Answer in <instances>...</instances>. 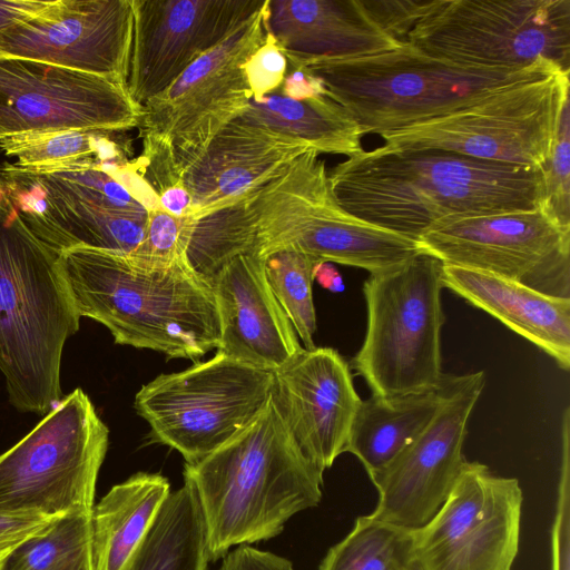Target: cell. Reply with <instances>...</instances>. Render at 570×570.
I'll list each match as a JSON object with an SVG mask.
<instances>
[{
    "instance_id": "obj_1",
    "label": "cell",
    "mask_w": 570,
    "mask_h": 570,
    "mask_svg": "<svg viewBox=\"0 0 570 570\" xmlns=\"http://www.w3.org/2000/svg\"><path fill=\"white\" fill-rule=\"evenodd\" d=\"M327 179L345 212L415 242L446 218L532 210L544 199V168L436 149L361 150Z\"/></svg>"
},
{
    "instance_id": "obj_2",
    "label": "cell",
    "mask_w": 570,
    "mask_h": 570,
    "mask_svg": "<svg viewBox=\"0 0 570 570\" xmlns=\"http://www.w3.org/2000/svg\"><path fill=\"white\" fill-rule=\"evenodd\" d=\"M200 505L210 561L234 546L276 537L322 499L323 473L302 454L272 394L258 415L204 459L185 463Z\"/></svg>"
},
{
    "instance_id": "obj_3",
    "label": "cell",
    "mask_w": 570,
    "mask_h": 570,
    "mask_svg": "<svg viewBox=\"0 0 570 570\" xmlns=\"http://www.w3.org/2000/svg\"><path fill=\"white\" fill-rule=\"evenodd\" d=\"M59 257L79 315L106 326L117 344L191 360L218 347L213 288L187 259L149 269L128 254L89 247Z\"/></svg>"
},
{
    "instance_id": "obj_4",
    "label": "cell",
    "mask_w": 570,
    "mask_h": 570,
    "mask_svg": "<svg viewBox=\"0 0 570 570\" xmlns=\"http://www.w3.org/2000/svg\"><path fill=\"white\" fill-rule=\"evenodd\" d=\"M59 253L0 202V371L10 403L45 416L61 400L66 341L80 325Z\"/></svg>"
},
{
    "instance_id": "obj_5",
    "label": "cell",
    "mask_w": 570,
    "mask_h": 570,
    "mask_svg": "<svg viewBox=\"0 0 570 570\" xmlns=\"http://www.w3.org/2000/svg\"><path fill=\"white\" fill-rule=\"evenodd\" d=\"M286 59L291 69L318 78L326 96L352 117L362 135H381L438 118L508 86L562 70L544 59L523 68L462 66L405 43L354 58Z\"/></svg>"
},
{
    "instance_id": "obj_6",
    "label": "cell",
    "mask_w": 570,
    "mask_h": 570,
    "mask_svg": "<svg viewBox=\"0 0 570 570\" xmlns=\"http://www.w3.org/2000/svg\"><path fill=\"white\" fill-rule=\"evenodd\" d=\"M266 4L220 45L141 106L138 128L146 179L159 193L253 98L243 66L266 37Z\"/></svg>"
},
{
    "instance_id": "obj_7",
    "label": "cell",
    "mask_w": 570,
    "mask_h": 570,
    "mask_svg": "<svg viewBox=\"0 0 570 570\" xmlns=\"http://www.w3.org/2000/svg\"><path fill=\"white\" fill-rule=\"evenodd\" d=\"M442 268L440 259L421 252L365 281L367 327L351 365L372 394L392 396L440 386Z\"/></svg>"
},
{
    "instance_id": "obj_8",
    "label": "cell",
    "mask_w": 570,
    "mask_h": 570,
    "mask_svg": "<svg viewBox=\"0 0 570 570\" xmlns=\"http://www.w3.org/2000/svg\"><path fill=\"white\" fill-rule=\"evenodd\" d=\"M0 180L26 225L58 253L130 254L145 239L148 210L97 158L49 168L4 164Z\"/></svg>"
},
{
    "instance_id": "obj_9",
    "label": "cell",
    "mask_w": 570,
    "mask_h": 570,
    "mask_svg": "<svg viewBox=\"0 0 570 570\" xmlns=\"http://www.w3.org/2000/svg\"><path fill=\"white\" fill-rule=\"evenodd\" d=\"M569 71L514 83L446 115L383 132L391 150L436 149L525 167L544 168L554 144Z\"/></svg>"
},
{
    "instance_id": "obj_10",
    "label": "cell",
    "mask_w": 570,
    "mask_h": 570,
    "mask_svg": "<svg viewBox=\"0 0 570 570\" xmlns=\"http://www.w3.org/2000/svg\"><path fill=\"white\" fill-rule=\"evenodd\" d=\"M404 43L462 66L523 68L544 59L570 71V0H438Z\"/></svg>"
},
{
    "instance_id": "obj_11",
    "label": "cell",
    "mask_w": 570,
    "mask_h": 570,
    "mask_svg": "<svg viewBox=\"0 0 570 570\" xmlns=\"http://www.w3.org/2000/svg\"><path fill=\"white\" fill-rule=\"evenodd\" d=\"M109 430L77 387L0 455V511L91 513Z\"/></svg>"
},
{
    "instance_id": "obj_12",
    "label": "cell",
    "mask_w": 570,
    "mask_h": 570,
    "mask_svg": "<svg viewBox=\"0 0 570 570\" xmlns=\"http://www.w3.org/2000/svg\"><path fill=\"white\" fill-rule=\"evenodd\" d=\"M274 375L216 354L180 372L160 374L135 396L153 438L197 462L247 426L271 397Z\"/></svg>"
},
{
    "instance_id": "obj_13",
    "label": "cell",
    "mask_w": 570,
    "mask_h": 570,
    "mask_svg": "<svg viewBox=\"0 0 570 570\" xmlns=\"http://www.w3.org/2000/svg\"><path fill=\"white\" fill-rule=\"evenodd\" d=\"M443 264L482 271L542 293L570 297V232L543 206L446 218L417 239Z\"/></svg>"
},
{
    "instance_id": "obj_14",
    "label": "cell",
    "mask_w": 570,
    "mask_h": 570,
    "mask_svg": "<svg viewBox=\"0 0 570 570\" xmlns=\"http://www.w3.org/2000/svg\"><path fill=\"white\" fill-rule=\"evenodd\" d=\"M523 493L519 480L466 461L445 501L413 530L419 570H512Z\"/></svg>"
},
{
    "instance_id": "obj_15",
    "label": "cell",
    "mask_w": 570,
    "mask_h": 570,
    "mask_svg": "<svg viewBox=\"0 0 570 570\" xmlns=\"http://www.w3.org/2000/svg\"><path fill=\"white\" fill-rule=\"evenodd\" d=\"M485 385L483 371L445 375L440 406L422 432L372 481L377 503L371 517L415 530L441 508L466 460L470 415Z\"/></svg>"
},
{
    "instance_id": "obj_16",
    "label": "cell",
    "mask_w": 570,
    "mask_h": 570,
    "mask_svg": "<svg viewBox=\"0 0 570 570\" xmlns=\"http://www.w3.org/2000/svg\"><path fill=\"white\" fill-rule=\"evenodd\" d=\"M141 106L108 77L0 56V138L31 131H119L138 127Z\"/></svg>"
},
{
    "instance_id": "obj_17",
    "label": "cell",
    "mask_w": 570,
    "mask_h": 570,
    "mask_svg": "<svg viewBox=\"0 0 570 570\" xmlns=\"http://www.w3.org/2000/svg\"><path fill=\"white\" fill-rule=\"evenodd\" d=\"M266 0H132L127 78L142 106L258 12Z\"/></svg>"
},
{
    "instance_id": "obj_18",
    "label": "cell",
    "mask_w": 570,
    "mask_h": 570,
    "mask_svg": "<svg viewBox=\"0 0 570 570\" xmlns=\"http://www.w3.org/2000/svg\"><path fill=\"white\" fill-rule=\"evenodd\" d=\"M132 0H52L42 12L0 30V56L43 61L127 86Z\"/></svg>"
},
{
    "instance_id": "obj_19",
    "label": "cell",
    "mask_w": 570,
    "mask_h": 570,
    "mask_svg": "<svg viewBox=\"0 0 570 570\" xmlns=\"http://www.w3.org/2000/svg\"><path fill=\"white\" fill-rule=\"evenodd\" d=\"M272 399L305 459L321 473L345 452L362 403L350 365L332 347L303 348L273 372Z\"/></svg>"
},
{
    "instance_id": "obj_20",
    "label": "cell",
    "mask_w": 570,
    "mask_h": 570,
    "mask_svg": "<svg viewBox=\"0 0 570 570\" xmlns=\"http://www.w3.org/2000/svg\"><path fill=\"white\" fill-rule=\"evenodd\" d=\"M219 317L217 352L274 372L303 351L266 281L264 258L238 255L209 279Z\"/></svg>"
},
{
    "instance_id": "obj_21",
    "label": "cell",
    "mask_w": 570,
    "mask_h": 570,
    "mask_svg": "<svg viewBox=\"0 0 570 570\" xmlns=\"http://www.w3.org/2000/svg\"><path fill=\"white\" fill-rule=\"evenodd\" d=\"M309 149L314 148L302 140L234 120L179 177L191 197V218L228 207Z\"/></svg>"
},
{
    "instance_id": "obj_22",
    "label": "cell",
    "mask_w": 570,
    "mask_h": 570,
    "mask_svg": "<svg viewBox=\"0 0 570 570\" xmlns=\"http://www.w3.org/2000/svg\"><path fill=\"white\" fill-rule=\"evenodd\" d=\"M266 30L285 57L342 59L396 49L358 0H267Z\"/></svg>"
},
{
    "instance_id": "obj_23",
    "label": "cell",
    "mask_w": 570,
    "mask_h": 570,
    "mask_svg": "<svg viewBox=\"0 0 570 570\" xmlns=\"http://www.w3.org/2000/svg\"><path fill=\"white\" fill-rule=\"evenodd\" d=\"M287 249L317 262L337 263L377 274L421 253L417 242L364 222L345 212L325 187L296 214Z\"/></svg>"
},
{
    "instance_id": "obj_24",
    "label": "cell",
    "mask_w": 570,
    "mask_h": 570,
    "mask_svg": "<svg viewBox=\"0 0 570 570\" xmlns=\"http://www.w3.org/2000/svg\"><path fill=\"white\" fill-rule=\"evenodd\" d=\"M443 286L570 367V297L478 269L443 264Z\"/></svg>"
},
{
    "instance_id": "obj_25",
    "label": "cell",
    "mask_w": 570,
    "mask_h": 570,
    "mask_svg": "<svg viewBox=\"0 0 570 570\" xmlns=\"http://www.w3.org/2000/svg\"><path fill=\"white\" fill-rule=\"evenodd\" d=\"M170 493L158 473L138 472L114 485L91 511L94 570H128L160 507Z\"/></svg>"
},
{
    "instance_id": "obj_26",
    "label": "cell",
    "mask_w": 570,
    "mask_h": 570,
    "mask_svg": "<svg viewBox=\"0 0 570 570\" xmlns=\"http://www.w3.org/2000/svg\"><path fill=\"white\" fill-rule=\"evenodd\" d=\"M441 399L440 384L433 390L392 396L372 394L362 400L345 452L355 455L373 480L422 432Z\"/></svg>"
},
{
    "instance_id": "obj_27",
    "label": "cell",
    "mask_w": 570,
    "mask_h": 570,
    "mask_svg": "<svg viewBox=\"0 0 570 570\" xmlns=\"http://www.w3.org/2000/svg\"><path fill=\"white\" fill-rule=\"evenodd\" d=\"M235 121L302 140L320 154L350 157L363 150L357 124L326 95L295 100L274 92L252 99Z\"/></svg>"
},
{
    "instance_id": "obj_28",
    "label": "cell",
    "mask_w": 570,
    "mask_h": 570,
    "mask_svg": "<svg viewBox=\"0 0 570 570\" xmlns=\"http://www.w3.org/2000/svg\"><path fill=\"white\" fill-rule=\"evenodd\" d=\"M209 561L200 505L184 482L164 501L128 570H207Z\"/></svg>"
},
{
    "instance_id": "obj_29",
    "label": "cell",
    "mask_w": 570,
    "mask_h": 570,
    "mask_svg": "<svg viewBox=\"0 0 570 570\" xmlns=\"http://www.w3.org/2000/svg\"><path fill=\"white\" fill-rule=\"evenodd\" d=\"M318 570H419L413 530L360 515L324 557Z\"/></svg>"
},
{
    "instance_id": "obj_30",
    "label": "cell",
    "mask_w": 570,
    "mask_h": 570,
    "mask_svg": "<svg viewBox=\"0 0 570 570\" xmlns=\"http://www.w3.org/2000/svg\"><path fill=\"white\" fill-rule=\"evenodd\" d=\"M0 570H94L91 513L57 517L4 557Z\"/></svg>"
},
{
    "instance_id": "obj_31",
    "label": "cell",
    "mask_w": 570,
    "mask_h": 570,
    "mask_svg": "<svg viewBox=\"0 0 570 570\" xmlns=\"http://www.w3.org/2000/svg\"><path fill=\"white\" fill-rule=\"evenodd\" d=\"M105 131L45 130L0 138V150L29 168L63 166L88 158L99 161L114 145Z\"/></svg>"
},
{
    "instance_id": "obj_32",
    "label": "cell",
    "mask_w": 570,
    "mask_h": 570,
    "mask_svg": "<svg viewBox=\"0 0 570 570\" xmlns=\"http://www.w3.org/2000/svg\"><path fill=\"white\" fill-rule=\"evenodd\" d=\"M320 262L296 250H279L264 258L266 281L306 350L315 347L316 313L313 271Z\"/></svg>"
},
{
    "instance_id": "obj_33",
    "label": "cell",
    "mask_w": 570,
    "mask_h": 570,
    "mask_svg": "<svg viewBox=\"0 0 570 570\" xmlns=\"http://www.w3.org/2000/svg\"><path fill=\"white\" fill-rule=\"evenodd\" d=\"M195 220L177 218L165 210L148 212L146 236L129 255L138 266L149 269L169 268L186 261V252Z\"/></svg>"
},
{
    "instance_id": "obj_34",
    "label": "cell",
    "mask_w": 570,
    "mask_h": 570,
    "mask_svg": "<svg viewBox=\"0 0 570 570\" xmlns=\"http://www.w3.org/2000/svg\"><path fill=\"white\" fill-rule=\"evenodd\" d=\"M570 106L564 104L550 158L544 167L542 206L566 232H570Z\"/></svg>"
},
{
    "instance_id": "obj_35",
    "label": "cell",
    "mask_w": 570,
    "mask_h": 570,
    "mask_svg": "<svg viewBox=\"0 0 570 570\" xmlns=\"http://www.w3.org/2000/svg\"><path fill=\"white\" fill-rule=\"evenodd\" d=\"M368 19L401 45L438 0H358Z\"/></svg>"
},
{
    "instance_id": "obj_36",
    "label": "cell",
    "mask_w": 570,
    "mask_h": 570,
    "mask_svg": "<svg viewBox=\"0 0 570 570\" xmlns=\"http://www.w3.org/2000/svg\"><path fill=\"white\" fill-rule=\"evenodd\" d=\"M243 70L254 101L281 89L287 72V59L269 32H266L263 45L244 63Z\"/></svg>"
},
{
    "instance_id": "obj_37",
    "label": "cell",
    "mask_w": 570,
    "mask_h": 570,
    "mask_svg": "<svg viewBox=\"0 0 570 570\" xmlns=\"http://www.w3.org/2000/svg\"><path fill=\"white\" fill-rule=\"evenodd\" d=\"M563 451L557 510L551 532V570H569V422L563 421Z\"/></svg>"
},
{
    "instance_id": "obj_38",
    "label": "cell",
    "mask_w": 570,
    "mask_h": 570,
    "mask_svg": "<svg viewBox=\"0 0 570 570\" xmlns=\"http://www.w3.org/2000/svg\"><path fill=\"white\" fill-rule=\"evenodd\" d=\"M56 518L30 511H0V560L50 527Z\"/></svg>"
},
{
    "instance_id": "obj_39",
    "label": "cell",
    "mask_w": 570,
    "mask_h": 570,
    "mask_svg": "<svg viewBox=\"0 0 570 570\" xmlns=\"http://www.w3.org/2000/svg\"><path fill=\"white\" fill-rule=\"evenodd\" d=\"M219 570H294L289 560L242 544L224 557Z\"/></svg>"
},
{
    "instance_id": "obj_40",
    "label": "cell",
    "mask_w": 570,
    "mask_h": 570,
    "mask_svg": "<svg viewBox=\"0 0 570 570\" xmlns=\"http://www.w3.org/2000/svg\"><path fill=\"white\" fill-rule=\"evenodd\" d=\"M281 95L295 100H304L326 95V91L321 80L315 76L299 69H291V72L285 75Z\"/></svg>"
},
{
    "instance_id": "obj_41",
    "label": "cell",
    "mask_w": 570,
    "mask_h": 570,
    "mask_svg": "<svg viewBox=\"0 0 570 570\" xmlns=\"http://www.w3.org/2000/svg\"><path fill=\"white\" fill-rule=\"evenodd\" d=\"M51 1L0 0V30L46 10Z\"/></svg>"
},
{
    "instance_id": "obj_42",
    "label": "cell",
    "mask_w": 570,
    "mask_h": 570,
    "mask_svg": "<svg viewBox=\"0 0 570 570\" xmlns=\"http://www.w3.org/2000/svg\"><path fill=\"white\" fill-rule=\"evenodd\" d=\"M158 196L160 207L166 213L177 218L191 217V197L180 181L161 189Z\"/></svg>"
},
{
    "instance_id": "obj_43",
    "label": "cell",
    "mask_w": 570,
    "mask_h": 570,
    "mask_svg": "<svg viewBox=\"0 0 570 570\" xmlns=\"http://www.w3.org/2000/svg\"><path fill=\"white\" fill-rule=\"evenodd\" d=\"M314 281L334 293L342 292L344 289V283L341 274L334 267L332 263L321 262L315 265L313 271Z\"/></svg>"
},
{
    "instance_id": "obj_44",
    "label": "cell",
    "mask_w": 570,
    "mask_h": 570,
    "mask_svg": "<svg viewBox=\"0 0 570 570\" xmlns=\"http://www.w3.org/2000/svg\"><path fill=\"white\" fill-rule=\"evenodd\" d=\"M4 194H6V190H4V187L0 180V202L2 200V198L4 197Z\"/></svg>"
},
{
    "instance_id": "obj_45",
    "label": "cell",
    "mask_w": 570,
    "mask_h": 570,
    "mask_svg": "<svg viewBox=\"0 0 570 570\" xmlns=\"http://www.w3.org/2000/svg\"><path fill=\"white\" fill-rule=\"evenodd\" d=\"M1 561V560H0Z\"/></svg>"
}]
</instances>
